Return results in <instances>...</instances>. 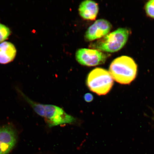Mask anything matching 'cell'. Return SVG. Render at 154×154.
Instances as JSON below:
<instances>
[{
  "label": "cell",
  "mask_w": 154,
  "mask_h": 154,
  "mask_svg": "<svg viewBox=\"0 0 154 154\" xmlns=\"http://www.w3.org/2000/svg\"><path fill=\"white\" fill-rule=\"evenodd\" d=\"M19 91L34 111L40 116L43 117L50 128L72 124L75 122V118L67 114L61 108L55 105L36 103L30 99L20 90Z\"/></svg>",
  "instance_id": "obj_1"
},
{
  "label": "cell",
  "mask_w": 154,
  "mask_h": 154,
  "mask_svg": "<svg viewBox=\"0 0 154 154\" xmlns=\"http://www.w3.org/2000/svg\"><path fill=\"white\" fill-rule=\"evenodd\" d=\"M109 71L116 81L121 84H128L136 78L137 65L132 58L123 56L113 60Z\"/></svg>",
  "instance_id": "obj_2"
},
{
  "label": "cell",
  "mask_w": 154,
  "mask_h": 154,
  "mask_svg": "<svg viewBox=\"0 0 154 154\" xmlns=\"http://www.w3.org/2000/svg\"><path fill=\"white\" fill-rule=\"evenodd\" d=\"M129 35L130 31L128 29L119 28L92 44L91 47L99 51L115 52L124 47Z\"/></svg>",
  "instance_id": "obj_3"
},
{
  "label": "cell",
  "mask_w": 154,
  "mask_h": 154,
  "mask_svg": "<svg viewBox=\"0 0 154 154\" xmlns=\"http://www.w3.org/2000/svg\"><path fill=\"white\" fill-rule=\"evenodd\" d=\"M86 85L91 91L99 95H106L110 91L113 81L110 72L101 68H96L88 74Z\"/></svg>",
  "instance_id": "obj_4"
},
{
  "label": "cell",
  "mask_w": 154,
  "mask_h": 154,
  "mask_svg": "<svg viewBox=\"0 0 154 154\" xmlns=\"http://www.w3.org/2000/svg\"><path fill=\"white\" fill-rule=\"evenodd\" d=\"M75 56L77 61L80 64L89 66L103 64L108 57L99 50L85 48L78 50Z\"/></svg>",
  "instance_id": "obj_5"
},
{
  "label": "cell",
  "mask_w": 154,
  "mask_h": 154,
  "mask_svg": "<svg viewBox=\"0 0 154 154\" xmlns=\"http://www.w3.org/2000/svg\"><path fill=\"white\" fill-rule=\"evenodd\" d=\"M17 134L11 125L0 127V154H8L17 141Z\"/></svg>",
  "instance_id": "obj_6"
},
{
  "label": "cell",
  "mask_w": 154,
  "mask_h": 154,
  "mask_svg": "<svg viewBox=\"0 0 154 154\" xmlns=\"http://www.w3.org/2000/svg\"><path fill=\"white\" fill-rule=\"evenodd\" d=\"M112 25L109 21L103 19L95 21L86 31L85 38L88 41L105 36L110 32Z\"/></svg>",
  "instance_id": "obj_7"
},
{
  "label": "cell",
  "mask_w": 154,
  "mask_h": 154,
  "mask_svg": "<svg viewBox=\"0 0 154 154\" xmlns=\"http://www.w3.org/2000/svg\"><path fill=\"white\" fill-rule=\"evenodd\" d=\"M79 12L82 18L88 20H94L97 17L99 11L98 4L95 2L86 0L80 4Z\"/></svg>",
  "instance_id": "obj_8"
},
{
  "label": "cell",
  "mask_w": 154,
  "mask_h": 154,
  "mask_svg": "<svg viewBox=\"0 0 154 154\" xmlns=\"http://www.w3.org/2000/svg\"><path fill=\"white\" fill-rule=\"evenodd\" d=\"M17 50L12 43L4 42L0 44V63L7 64L14 59Z\"/></svg>",
  "instance_id": "obj_9"
},
{
  "label": "cell",
  "mask_w": 154,
  "mask_h": 154,
  "mask_svg": "<svg viewBox=\"0 0 154 154\" xmlns=\"http://www.w3.org/2000/svg\"><path fill=\"white\" fill-rule=\"evenodd\" d=\"M11 33L10 29L8 27L0 23V43L7 39Z\"/></svg>",
  "instance_id": "obj_10"
},
{
  "label": "cell",
  "mask_w": 154,
  "mask_h": 154,
  "mask_svg": "<svg viewBox=\"0 0 154 154\" xmlns=\"http://www.w3.org/2000/svg\"><path fill=\"white\" fill-rule=\"evenodd\" d=\"M145 9L148 16L154 19V0H151L146 3Z\"/></svg>",
  "instance_id": "obj_11"
},
{
  "label": "cell",
  "mask_w": 154,
  "mask_h": 154,
  "mask_svg": "<svg viewBox=\"0 0 154 154\" xmlns=\"http://www.w3.org/2000/svg\"><path fill=\"white\" fill-rule=\"evenodd\" d=\"M84 99L86 102L87 103H90L93 101L94 96L91 93H86L85 94Z\"/></svg>",
  "instance_id": "obj_12"
}]
</instances>
